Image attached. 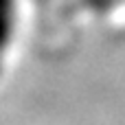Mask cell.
I'll return each instance as SVG.
<instances>
[{
    "label": "cell",
    "mask_w": 125,
    "mask_h": 125,
    "mask_svg": "<svg viewBox=\"0 0 125 125\" xmlns=\"http://www.w3.org/2000/svg\"><path fill=\"white\" fill-rule=\"evenodd\" d=\"M86 4H88L92 11H97V13H108V11H112V9L123 7L125 0H86Z\"/></svg>",
    "instance_id": "2"
},
{
    "label": "cell",
    "mask_w": 125,
    "mask_h": 125,
    "mask_svg": "<svg viewBox=\"0 0 125 125\" xmlns=\"http://www.w3.org/2000/svg\"><path fill=\"white\" fill-rule=\"evenodd\" d=\"M18 20H20L18 0H0V77L4 73L7 57L11 53V46L15 42Z\"/></svg>",
    "instance_id": "1"
}]
</instances>
